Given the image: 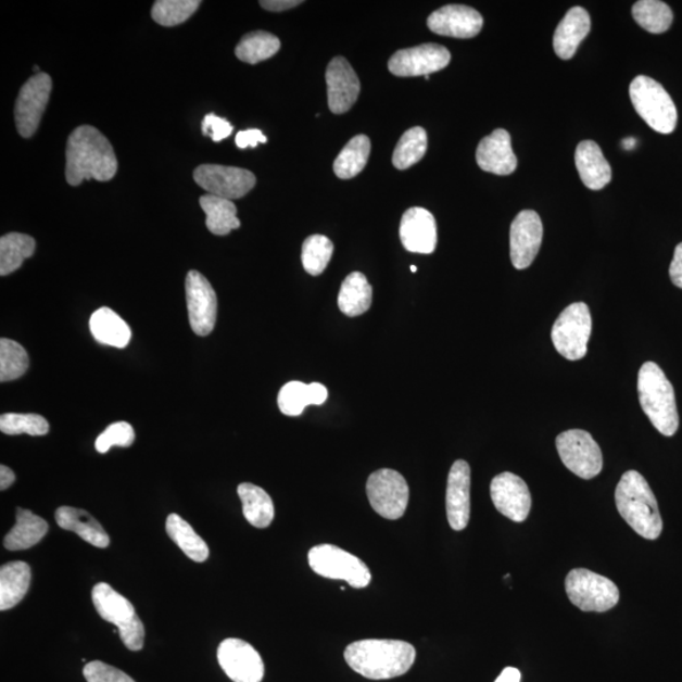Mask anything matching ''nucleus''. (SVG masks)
I'll list each match as a JSON object with an SVG mask.
<instances>
[{"label": "nucleus", "mask_w": 682, "mask_h": 682, "mask_svg": "<svg viewBox=\"0 0 682 682\" xmlns=\"http://www.w3.org/2000/svg\"><path fill=\"white\" fill-rule=\"evenodd\" d=\"M591 15L581 7H573L565 14L554 34V50L563 60L576 56L578 48L591 33Z\"/></svg>", "instance_id": "b1692460"}, {"label": "nucleus", "mask_w": 682, "mask_h": 682, "mask_svg": "<svg viewBox=\"0 0 682 682\" xmlns=\"http://www.w3.org/2000/svg\"><path fill=\"white\" fill-rule=\"evenodd\" d=\"M308 564L317 576L344 580L355 589L370 584L371 573L358 557L334 545H317L308 552Z\"/></svg>", "instance_id": "6e6552de"}, {"label": "nucleus", "mask_w": 682, "mask_h": 682, "mask_svg": "<svg viewBox=\"0 0 682 682\" xmlns=\"http://www.w3.org/2000/svg\"><path fill=\"white\" fill-rule=\"evenodd\" d=\"M446 515L454 531L467 529L470 519V467L456 460L447 477Z\"/></svg>", "instance_id": "4be33fe9"}, {"label": "nucleus", "mask_w": 682, "mask_h": 682, "mask_svg": "<svg viewBox=\"0 0 682 682\" xmlns=\"http://www.w3.org/2000/svg\"><path fill=\"white\" fill-rule=\"evenodd\" d=\"M669 273L672 283L682 290V243L675 248Z\"/></svg>", "instance_id": "09e8293b"}, {"label": "nucleus", "mask_w": 682, "mask_h": 682, "mask_svg": "<svg viewBox=\"0 0 682 682\" xmlns=\"http://www.w3.org/2000/svg\"><path fill=\"white\" fill-rule=\"evenodd\" d=\"M482 14L468 5L451 4L431 13L428 27L433 34L454 38H472L482 30Z\"/></svg>", "instance_id": "6ab92c4d"}, {"label": "nucleus", "mask_w": 682, "mask_h": 682, "mask_svg": "<svg viewBox=\"0 0 682 682\" xmlns=\"http://www.w3.org/2000/svg\"><path fill=\"white\" fill-rule=\"evenodd\" d=\"M639 397L643 413L655 429L665 437L679 430L675 391L664 370L654 362H646L639 374Z\"/></svg>", "instance_id": "20e7f679"}, {"label": "nucleus", "mask_w": 682, "mask_h": 682, "mask_svg": "<svg viewBox=\"0 0 682 682\" xmlns=\"http://www.w3.org/2000/svg\"><path fill=\"white\" fill-rule=\"evenodd\" d=\"M135 440V430L128 422H115L100 433L96 441V449L100 454H106L112 446L129 447Z\"/></svg>", "instance_id": "c03bdc74"}, {"label": "nucleus", "mask_w": 682, "mask_h": 682, "mask_svg": "<svg viewBox=\"0 0 682 682\" xmlns=\"http://www.w3.org/2000/svg\"><path fill=\"white\" fill-rule=\"evenodd\" d=\"M328 103L334 114L351 111L361 94V81L354 68L341 56L332 59L327 68Z\"/></svg>", "instance_id": "aec40b11"}, {"label": "nucleus", "mask_w": 682, "mask_h": 682, "mask_svg": "<svg viewBox=\"0 0 682 682\" xmlns=\"http://www.w3.org/2000/svg\"><path fill=\"white\" fill-rule=\"evenodd\" d=\"M632 15L643 29L654 35L665 34L673 21L671 8L660 0H640L632 8Z\"/></svg>", "instance_id": "4c0bfd02"}, {"label": "nucleus", "mask_w": 682, "mask_h": 682, "mask_svg": "<svg viewBox=\"0 0 682 682\" xmlns=\"http://www.w3.org/2000/svg\"><path fill=\"white\" fill-rule=\"evenodd\" d=\"M118 171L113 146L96 127L80 126L66 144V180L79 186L84 180L111 181Z\"/></svg>", "instance_id": "f257e3e1"}, {"label": "nucleus", "mask_w": 682, "mask_h": 682, "mask_svg": "<svg viewBox=\"0 0 682 682\" xmlns=\"http://www.w3.org/2000/svg\"><path fill=\"white\" fill-rule=\"evenodd\" d=\"M374 290L367 277L361 273L349 275L340 287L338 306L349 317L366 314L371 305Z\"/></svg>", "instance_id": "7c9ffc66"}, {"label": "nucleus", "mask_w": 682, "mask_h": 682, "mask_svg": "<svg viewBox=\"0 0 682 682\" xmlns=\"http://www.w3.org/2000/svg\"><path fill=\"white\" fill-rule=\"evenodd\" d=\"M345 661L359 675L389 680L405 675L416 660V649L396 640H363L349 645Z\"/></svg>", "instance_id": "f03ea898"}, {"label": "nucleus", "mask_w": 682, "mask_h": 682, "mask_svg": "<svg viewBox=\"0 0 682 682\" xmlns=\"http://www.w3.org/2000/svg\"><path fill=\"white\" fill-rule=\"evenodd\" d=\"M494 682H521V672L515 668H507Z\"/></svg>", "instance_id": "603ef678"}, {"label": "nucleus", "mask_w": 682, "mask_h": 682, "mask_svg": "<svg viewBox=\"0 0 682 682\" xmlns=\"http://www.w3.org/2000/svg\"><path fill=\"white\" fill-rule=\"evenodd\" d=\"M48 532L49 523L43 518L29 509L17 508V522L8 532L4 546L10 552H22L40 544Z\"/></svg>", "instance_id": "cd10ccee"}, {"label": "nucleus", "mask_w": 682, "mask_h": 682, "mask_svg": "<svg viewBox=\"0 0 682 682\" xmlns=\"http://www.w3.org/2000/svg\"><path fill=\"white\" fill-rule=\"evenodd\" d=\"M622 144H623L624 150L631 151L634 149L635 144H637V141H635L634 138L630 137V138H626Z\"/></svg>", "instance_id": "864d4df0"}, {"label": "nucleus", "mask_w": 682, "mask_h": 682, "mask_svg": "<svg viewBox=\"0 0 682 682\" xmlns=\"http://www.w3.org/2000/svg\"><path fill=\"white\" fill-rule=\"evenodd\" d=\"M33 572L29 565L23 561H13L3 565L0 569V609H12L25 598Z\"/></svg>", "instance_id": "c85d7f7f"}, {"label": "nucleus", "mask_w": 682, "mask_h": 682, "mask_svg": "<svg viewBox=\"0 0 682 682\" xmlns=\"http://www.w3.org/2000/svg\"><path fill=\"white\" fill-rule=\"evenodd\" d=\"M36 242L33 237L10 232L0 239V275L8 276L20 269L25 260L33 257Z\"/></svg>", "instance_id": "f704fd0d"}, {"label": "nucleus", "mask_w": 682, "mask_h": 682, "mask_svg": "<svg viewBox=\"0 0 682 682\" xmlns=\"http://www.w3.org/2000/svg\"><path fill=\"white\" fill-rule=\"evenodd\" d=\"M367 495L370 506L379 516L394 521L405 515L409 490L406 479L399 471L381 469L370 475Z\"/></svg>", "instance_id": "9b49d317"}, {"label": "nucleus", "mask_w": 682, "mask_h": 682, "mask_svg": "<svg viewBox=\"0 0 682 682\" xmlns=\"http://www.w3.org/2000/svg\"><path fill=\"white\" fill-rule=\"evenodd\" d=\"M560 459L573 475L593 479L603 469V454L591 433L584 430H569L556 438Z\"/></svg>", "instance_id": "9d476101"}, {"label": "nucleus", "mask_w": 682, "mask_h": 682, "mask_svg": "<svg viewBox=\"0 0 682 682\" xmlns=\"http://www.w3.org/2000/svg\"><path fill=\"white\" fill-rule=\"evenodd\" d=\"M400 237L408 252L431 254L438 244L437 220L426 209L411 207L402 216Z\"/></svg>", "instance_id": "412c9836"}, {"label": "nucleus", "mask_w": 682, "mask_h": 682, "mask_svg": "<svg viewBox=\"0 0 682 682\" xmlns=\"http://www.w3.org/2000/svg\"><path fill=\"white\" fill-rule=\"evenodd\" d=\"M55 518L62 530L79 534L84 541H87L92 546L105 548L111 544L110 536H108L102 525L87 510L74 507H60L56 510Z\"/></svg>", "instance_id": "a878e982"}, {"label": "nucleus", "mask_w": 682, "mask_h": 682, "mask_svg": "<svg viewBox=\"0 0 682 682\" xmlns=\"http://www.w3.org/2000/svg\"><path fill=\"white\" fill-rule=\"evenodd\" d=\"M451 61V52L444 46L425 43L394 53L389 61V68L400 77L430 76L444 70Z\"/></svg>", "instance_id": "2eb2a0df"}, {"label": "nucleus", "mask_w": 682, "mask_h": 682, "mask_svg": "<svg viewBox=\"0 0 682 682\" xmlns=\"http://www.w3.org/2000/svg\"><path fill=\"white\" fill-rule=\"evenodd\" d=\"M52 90L50 75L38 73L23 85L14 108L15 126L23 138L33 137L40 126Z\"/></svg>", "instance_id": "f8f14e48"}, {"label": "nucleus", "mask_w": 682, "mask_h": 682, "mask_svg": "<svg viewBox=\"0 0 682 682\" xmlns=\"http://www.w3.org/2000/svg\"><path fill=\"white\" fill-rule=\"evenodd\" d=\"M491 497L500 514L510 521L521 523L530 515L532 498L529 485L514 472H501L492 480Z\"/></svg>", "instance_id": "f3484780"}, {"label": "nucleus", "mask_w": 682, "mask_h": 682, "mask_svg": "<svg viewBox=\"0 0 682 682\" xmlns=\"http://www.w3.org/2000/svg\"><path fill=\"white\" fill-rule=\"evenodd\" d=\"M576 165L581 181L591 190H602L611 180L609 162L594 141L580 142L576 151Z\"/></svg>", "instance_id": "393cba45"}, {"label": "nucleus", "mask_w": 682, "mask_h": 682, "mask_svg": "<svg viewBox=\"0 0 682 682\" xmlns=\"http://www.w3.org/2000/svg\"><path fill=\"white\" fill-rule=\"evenodd\" d=\"M185 289L192 331L199 337L211 336L218 316V298L212 283L198 270H190Z\"/></svg>", "instance_id": "ddd939ff"}, {"label": "nucleus", "mask_w": 682, "mask_h": 682, "mask_svg": "<svg viewBox=\"0 0 682 682\" xmlns=\"http://www.w3.org/2000/svg\"><path fill=\"white\" fill-rule=\"evenodd\" d=\"M84 677L88 682H136L126 672L102 661L87 664L84 668Z\"/></svg>", "instance_id": "a18cd8bd"}, {"label": "nucleus", "mask_w": 682, "mask_h": 682, "mask_svg": "<svg viewBox=\"0 0 682 682\" xmlns=\"http://www.w3.org/2000/svg\"><path fill=\"white\" fill-rule=\"evenodd\" d=\"M370 154V139L367 136L359 135L351 139L339 153L334 162V173L341 180H349L359 175Z\"/></svg>", "instance_id": "c9c22d12"}, {"label": "nucleus", "mask_w": 682, "mask_h": 682, "mask_svg": "<svg viewBox=\"0 0 682 682\" xmlns=\"http://www.w3.org/2000/svg\"><path fill=\"white\" fill-rule=\"evenodd\" d=\"M199 0H159L153 4L152 18L164 27H174L188 21L198 11Z\"/></svg>", "instance_id": "79ce46f5"}, {"label": "nucleus", "mask_w": 682, "mask_h": 682, "mask_svg": "<svg viewBox=\"0 0 682 682\" xmlns=\"http://www.w3.org/2000/svg\"><path fill=\"white\" fill-rule=\"evenodd\" d=\"M301 3L299 0H262L260 4L270 12H283Z\"/></svg>", "instance_id": "8fccbe9b"}, {"label": "nucleus", "mask_w": 682, "mask_h": 682, "mask_svg": "<svg viewBox=\"0 0 682 682\" xmlns=\"http://www.w3.org/2000/svg\"><path fill=\"white\" fill-rule=\"evenodd\" d=\"M29 358L26 349L17 341L0 340V382H11L26 374Z\"/></svg>", "instance_id": "ea45409f"}, {"label": "nucleus", "mask_w": 682, "mask_h": 682, "mask_svg": "<svg viewBox=\"0 0 682 682\" xmlns=\"http://www.w3.org/2000/svg\"><path fill=\"white\" fill-rule=\"evenodd\" d=\"M630 98L635 112L651 128L661 135L675 130L677 105L660 83L640 75L630 85Z\"/></svg>", "instance_id": "423d86ee"}, {"label": "nucleus", "mask_w": 682, "mask_h": 682, "mask_svg": "<svg viewBox=\"0 0 682 682\" xmlns=\"http://www.w3.org/2000/svg\"><path fill=\"white\" fill-rule=\"evenodd\" d=\"M220 668L232 682H261L265 677V664L250 643L228 639L218 648Z\"/></svg>", "instance_id": "dca6fc26"}, {"label": "nucleus", "mask_w": 682, "mask_h": 682, "mask_svg": "<svg viewBox=\"0 0 682 682\" xmlns=\"http://www.w3.org/2000/svg\"><path fill=\"white\" fill-rule=\"evenodd\" d=\"M281 49V41L265 30H255L245 35L237 46L236 55L247 64L255 65L276 55Z\"/></svg>", "instance_id": "e433bc0d"}, {"label": "nucleus", "mask_w": 682, "mask_h": 682, "mask_svg": "<svg viewBox=\"0 0 682 682\" xmlns=\"http://www.w3.org/2000/svg\"><path fill=\"white\" fill-rule=\"evenodd\" d=\"M14 482L15 475L13 470L2 465V467H0V490H8Z\"/></svg>", "instance_id": "3c124183"}, {"label": "nucleus", "mask_w": 682, "mask_h": 682, "mask_svg": "<svg viewBox=\"0 0 682 682\" xmlns=\"http://www.w3.org/2000/svg\"><path fill=\"white\" fill-rule=\"evenodd\" d=\"M544 227L540 215L533 211L519 213L510 226V261L516 269H526L532 265L539 254Z\"/></svg>", "instance_id": "a211bd4d"}, {"label": "nucleus", "mask_w": 682, "mask_h": 682, "mask_svg": "<svg viewBox=\"0 0 682 682\" xmlns=\"http://www.w3.org/2000/svg\"><path fill=\"white\" fill-rule=\"evenodd\" d=\"M334 252V244L324 236H312L306 238L302 244V266L312 276H320L327 269Z\"/></svg>", "instance_id": "a19ab883"}, {"label": "nucleus", "mask_w": 682, "mask_h": 682, "mask_svg": "<svg viewBox=\"0 0 682 682\" xmlns=\"http://www.w3.org/2000/svg\"><path fill=\"white\" fill-rule=\"evenodd\" d=\"M573 606L583 611L604 614L619 602V591L610 579L588 569H573L565 580Z\"/></svg>", "instance_id": "0eeeda50"}, {"label": "nucleus", "mask_w": 682, "mask_h": 682, "mask_svg": "<svg viewBox=\"0 0 682 682\" xmlns=\"http://www.w3.org/2000/svg\"><path fill=\"white\" fill-rule=\"evenodd\" d=\"M92 603L104 621L116 626L119 637L130 651H141L144 645V626L136 614L134 604L106 583L92 589Z\"/></svg>", "instance_id": "39448f33"}, {"label": "nucleus", "mask_w": 682, "mask_h": 682, "mask_svg": "<svg viewBox=\"0 0 682 682\" xmlns=\"http://www.w3.org/2000/svg\"><path fill=\"white\" fill-rule=\"evenodd\" d=\"M615 498L619 515L635 533L646 540L660 538L664 527L660 509L647 480L639 471L624 472Z\"/></svg>", "instance_id": "7ed1b4c3"}, {"label": "nucleus", "mask_w": 682, "mask_h": 682, "mask_svg": "<svg viewBox=\"0 0 682 682\" xmlns=\"http://www.w3.org/2000/svg\"><path fill=\"white\" fill-rule=\"evenodd\" d=\"M200 206L206 214V227L215 236H228L231 230L240 228L237 206L231 200L206 195L200 198Z\"/></svg>", "instance_id": "473e14b6"}, {"label": "nucleus", "mask_w": 682, "mask_h": 682, "mask_svg": "<svg viewBox=\"0 0 682 682\" xmlns=\"http://www.w3.org/2000/svg\"><path fill=\"white\" fill-rule=\"evenodd\" d=\"M193 180L211 195L228 200L245 197L257 181L251 171L220 165L199 166Z\"/></svg>", "instance_id": "4468645a"}, {"label": "nucleus", "mask_w": 682, "mask_h": 682, "mask_svg": "<svg viewBox=\"0 0 682 682\" xmlns=\"http://www.w3.org/2000/svg\"><path fill=\"white\" fill-rule=\"evenodd\" d=\"M267 137L262 134L260 129H247L239 131L236 137V143L239 149H248V147H252L255 149L260 143H266Z\"/></svg>", "instance_id": "de8ad7c7"}, {"label": "nucleus", "mask_w": 682, "mask_h": 682, "mask_svg": "<svg viewBox=\"0 0 682 682\" xmlns=\"http://www.w3.org/2000/svg\"><path fill=\"white\" fill-rule=\"evenodd\" d=\"M428 151V134L421 127L411 128L403 135L393 152V166L407 169L420 162Z\"/></svg>", "instance_id": "58836bf2"}, {"label": "nucleus", "mask_w": 682, "mask_h": 682, "mask_svg": "<svg viewBox=\"0 0 682 682\" xmlns=\"http://www.w3.org/2000/svg\"><path fill=\"white\" fill-rule=\"evenodd\" d=\"M0 430H2L5 435H22V433H27V435L30 437H43L48 435L50 425L41 415L4 414L0 417Z\"/></svg>", "instance_id": "37998d69"}, {"label": "nucleus", "mask_w": 682, "mask_h": 682, "mask_svg": "<svg viewBox=\"0 0 682 682\" xmlns=\"http://www.w3.org/2000/svg\"><path fill=\"white\" fill-rule=\"evenodd\" d=\"M166 532L189 559L195 563L207 560L211 552H209L206 542L193 531L191 525L186 522L184 518L176 514L169 515L166 521Z\"/></svg>", "instance_id": "72a5a7b5"}, {"label": "nucleus", "mask_w": 682, "mask_h": 682, "mask_svg": "<svg viewBox=\"0 0 682 682\" xmlns=\"http://www.w3.org/2000/svg\"><path fill=\"white\" fill-rule=\"evenodd\" d=\"M592 334L591 310L584 302L571 304L557 317L552 338L557 352L568 361L583 359Z\"/></svg>", "instance_id": "1a4fd4ad"}, {"label": "nucleus", "mask_w": 682, "mask_h": 682, "mask_svg": "<svg viewBox=\"0 0 682 682\" xmlns=\"http://www.w3.org/2000/svg\"><path fill=\"white\" fill-rule=\"evenodd\" d=\"M238 495L243 505V515L248 522L257 529H267L275 518L273 498L265 490L252 483L238 487Z\"/></svg>", "instance_id": "2f4dec72"}, {"label": "nucleus", "mask_w": 682, "mask_h": 682, "mask_svg": "<svg viewBox=\"0 0 682 682\" xmlns=\"http://www.w3.org/2000/svg\"><path fill=\"white\" fill-rule=\"evenodd\" d=\"M201 130L205 137H211L214 142H222L223 139L232 134V126L227 119L212 113L205 115Z\"/></svg>", "instance_id": "49530a36"}, {"label": "nucleus", "mask_w": 682, "mask_h": 682, "mask_svg": "<svg viewBox=\"0 0 682 682\" xmlns=\"http://www.w3.org/2000/svg\"><path fill=\"white\" fill-rule=\"evenodd\" d=\"M411 273L416 274L417 273V267L416 266H411Z\"/></svg>", "instance_id": "5fc2aeb1"}, {"label": "nucleus", "mask_w": 682, "mask_h": 682, "mask_svg": "<svg viewBox=\"0 0 682 682\" xmlns=\"http://www.w3.org/2000/svg\"><path fill=\"white\" fill-rule=\"evenodd\" d=\"M327 400V387L320 383L305 384L293 381L285 384L278 393V407L286 416H300L307 406H320Z\"/></svg>", "instance_id": "bb28decb"}, {"label": "nucleus", "mask_w": 682, "mask_h": 682, "mask_svg": "<svg viewBox=\"0 0 682 682\" xmlns=\"http://www.w3.org/2000/svg\"><path fill=\"white\" fill-rule=\"evenodd\" d=\"M92 337L100 344L123 349L129 344L131 331L128 324L110 307L97 310L89 323Z\"/></svg>", "instance_id": "c756f323"}, {"label": "nucleus", "mask_w": 682, "mask_h": 682, "mask_svg": "<svg viewBox=\"0 0 682 682\" xmlns=\"http://www.w3.org/2000/svg\"><path fill=\"white\" fill-rule=\"evenodd\" d=\"M477 164L485 173L498 176L514 174L517 157L512 150L510 135L506 129H495L480 141L477 150Z\"/></svg>", "instance_id": "5701e85b"}]
</instances>
